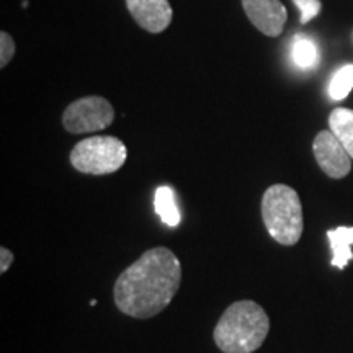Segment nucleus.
Here are the masks:
<instances>
[{"label":"nucleus","mask_w":353,"mask_h":353,"mask_svg":"<svg viewBox=\"0 0 353 353\" xmlns=\"http://www.w3.org/2000/svg\"><path fill=\"white\" fill-rule=\"evenodd\" d=\"M293 59L301 69L314 68L319 61V52H317L314 41H311L309 38L298 37L293 44Z\"/></svg>","instance_id":"ddd939ff"},{"label":"nucleus","mask_w":353,"mask_h":353,"mask_svg":"<svg viewBox=\"0 0 353 353\" xmlns=\"http://www.w3.org/2000/svg\"><path fill=\"white\" fill-rule=\"evenodd\" d=\"M128 149L113 136H92L76 144L70 152V164L88 175L114 174L125 165Z\"/></svg>","instance_id":"20e7f679"},{"label":"nucleus","mask_w":353,"mask_h":353,"mask_svg":"<svg viewBox=\"0 0 353 353\" xmlns=\"http://www.w3.org/2000/svg\"><path fill=\"white\" fill-rule=\"evenodd\" d=\"M154 208H156V213L161 216V219L164 221L167 226L175 228L180 224V213L175 205V192L167 185H162L156 190Z\"/></svg>","instance_id":"9b49d317"},{"label":"nucleus","mask_w":353,"mask_h":353,"mask_svg":"<svg viewBox=\"0 0 353 353\" xmlns=\"http://www.w3.org/2000/svg\"><path fill=\"white\" fill-rule=\"evenodd\" d=\"M312 152L317 165L330 179H343L352 170V157L332 131L317 132L312 143Z\"/></svg>","instance_id":"423d86ee"},{"label":"nucleus","mask_w":353,"mask_h":353,"mask_svg":"<svg viewBox=\"0 0 353 353\" xmlns=\"http://www.w3.org/2000/svg\"><path fill=\"white\" fill-rule=\"evenodd\" d=\"M293 3L299 10V23L301 25H307L322 10L321 0H293Z\"/></svg>","instance_id":"4468645a"},{"label":"nucleus","mask_w":353,"mask_h":353,"mask_svg":"<svg viewBox=\"0 0 353 353\" xmlns=\"http://www.w3.org/2000/svg\"><path fill=\"white\" fill-rule=\"evenodd\" d=\"M329 128L353 159V110L339 107L329 117Z\"/></svg>","instance_id":"9d476101"},{"label":"nucleus","mask_w":353,"mask_h":353,"mask_svg":"<svg viewBox=\"0 0 353 353\" xmlns=\"http://www.w3.org/2000/svg\"><path fill=\"white\" fill-rule=\"evenodd\" d=\"M353 90V64H345L335 70L329 85V94L334 100H343Z\"/></svg>","instance_id":"f8f14e48"},{"label":"nucleus","mask_w":353,"mask_h":353,"mask_svg":"<svg viewBox=\"0 0 353 353\" xmlns=\"http://www.w3.org/2000/svg\"><path fill=\"white\" fill-rule=\"evenodd\" d=\"M247 19L265 37L276 38L283 33L288 12L280 0H242Z\"/></svg>","instance_id":"0eeeda50"},{"label":"nucleus","mask_w":353,"mask_h":353,"mask_svg":"<svg viewBox=\"0 0 353 353\" xmlns=\"http://www.w3.org/2000/svg\"><path fill=\"white\" fill-rule=\"evenodd\" d=\"M15 56V41L7 32L0 33V68H6Z\"/></svg>","instance_id":"2eb2a0df"},{"label":"nucleus","mask_w":353,"mask_h":353,"mask_svg":"<svg viewBox=\"0 0 353 353\" xmlns=\"http://www.w3.org/2000/svg\"><path fill=\"white\" fill-rule=\"evenodd\" d=\"M327 239L330 242V250H332V263L335 268L343 270L348 262L353 260V228L339 226L327 231Z\"/></svg>","instance_id":"1a4fd4ad"},{"label":"nucleus","mask_w":353,"mask_h":353,"mask_svg":"<svg viewBox=\"0 0 353 353\" xmlns=\"http://www.w3.org/2000/svg\"><path fill=\"white\" fill-rule=\"evenodd\" d=\"M182 281V265L167 247L145 250L114 281V304L123 314L149 319L172 303Z\"/></svg>","instance_id":"f257e3e1"},{"label":"nucleus","mask_w":353,"mask_h":353,"mask_svg":"<svg viewBox=\"0 0 353 353\" xmlns=\"http://www.w3.org/2000/svg\"><path fill=\"white\" fill-rule=\"evenodd\" d=\"M126 7L136 23L149 33H162L174 19L169 0H126Z\"/></svg>","instance_id":"6e6552de"},{"label":"nucleus","mask_w":353,"mask_h":353,"mask_svg":"<svg viewBox=\"0 0 353 353\" xmlns=\"http://www.w3.org/2000/svg\"><path fill=\"white\" fill-rule=\"evenodd\" d=\"M114 121L112 103L103 97H83L69 105L63 113V126L72 134L107 130Z\"/></svg>","instance_id":"39448f33"},{"label":"nucleus","mask_w":353,"mask_h":353,"mask_svg":"<svg viewBox=\"0 0 353 353\" xmlns=\"http://www.w3.org/2000/svg\"><path fill=\"white\" fill-rule=\"evenodd\" d=\"M270 332V319L265 309L250 299L229 306L214 327V342L224 353H254Z\"/></svg>","instance_id":"f03ea898"},{"label":"nucleus","mask_w":353,"mask_h":353,"mask_svg":"<svg viewBox=\"0 0 353 353\" xmlns=\"http://www.w3.org/2000/svg\"><path fill=\"white\" fill-rule=\"evenodd\" d=\"M13 252L7 247H0V273H6L12 267Z\"/></svg>","instance_id":"dca6fc26"},{"label":"nucleus","mask_w":353,"mask_h":353,"mask_svg":"<svg viewBox=\"0 0 353 353\" xmlns=\"http://www.w3.org/2000/svg\"><path fill=\"white\" fill-rule=\"evenodd\" d=\"M262 219L272 239L278 244H298L303 236L304 221L296 190L283 183L268 187L262 196Z\"/></svg>","instance_id":"7ed1b4c3"}]
</instances>
